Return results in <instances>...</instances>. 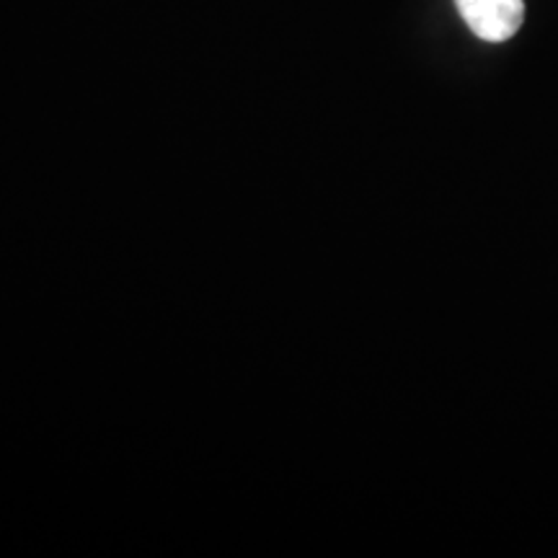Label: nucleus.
I'll use <instances>...</instances> for the list:
<instances>
[{"label": "nucleus", "mask_w": 558, "mask_h": 558, "mask_svg": "<svg viewBox=\"0 0 558 558\" xmlns=\"http://www.w3.org/2000/svg\"><path fill=\"white\" fill-rule=\"evenodd\" d=\"M469 29L484 41H507L525 21L522 0H456Z\"/></svg>", "instance_id": "1"}]
</instances>
